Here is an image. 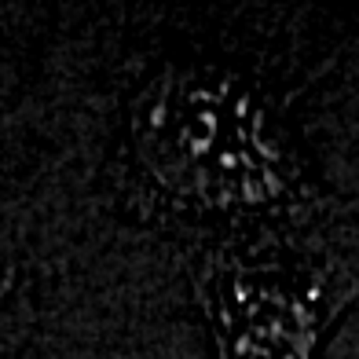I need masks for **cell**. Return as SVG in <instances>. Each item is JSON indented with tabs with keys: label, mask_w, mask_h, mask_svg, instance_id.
<instances>
[{
	"label": "cell",
	"mask_w": 359,
	"mask_h": 359,
	"mask_svg": "<svg viewBox=\"0 0 359 359\" xmlns=\"http://www.w3.org/2000/svg\"><path fill=\"white\" fill-rule=\"evenodd\" d=\"M136 147L158 184L209 205H253L279 187L260 110L235 85L165 74L136 103Z\"/></svg>",
	"instance_id": "obj_1"
}]
</instances>
